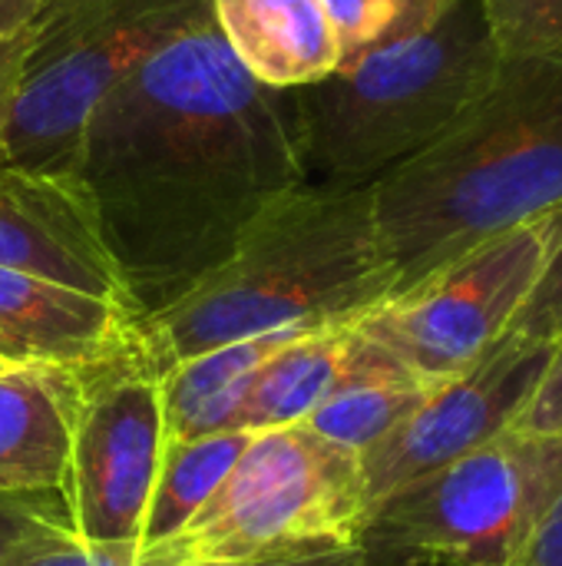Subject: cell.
Returning a JSON list of instances; mask_svg holds the SVG:
<instances>
[{"instance_id":"obj_3","label":"cell","mask_w":562,"mask_h":566,"mask_svg":"<svg viewBox=\"0 0 562 566\" xmlns=\"http://www.w3.org/2000/svg\"><path fill=\"white\" fill-rule=\"evenodd\" d=\"M391 295L371 186H295L275 199L195 289L139 322L159 378L202 352L285 332L348 325Z\"/></svg>"},{"instance_id":"obj_12","label":"cell","mask_w":562,"mask_h":566,"mask_svg":"<svg viewBox=\"0 0 562 566\" xmlns=\"http://www.w3.org/2000/svg\"><path fill=\"white\" fill-rule=\"evenodd\" d=\"M139 335V318L86 292L0 265V361L83 368Z\"/></svg>"},{"instance_id":"obj_4","label":"cell","mask_w":562,"mask_h":566,"mask_svg":"<svg viewBox=\"0 0 562 566\" xmlns=\"http://www.w3.org/2000/svg\"><path fill=\"white\" fill-rule=\"evenodd\" d=\"M503 60L484 3L457 0L434 27L288 90L301 179L368 189L447 133L490 90Z\"/></svg>"},{"instance_id":"obj_29","label":"cell","mask_w":562,"mask_h":566,"mask_svg":"<svg viewBox=\"0 0 562 566\" xmlns=\"http://www.w3.org/2000/svg\"><path fill=\"white\" fill-rule=\"evenodd\" d=\"M7 368H13V365H7V361H0V371H7Z\"/></svg>"},{"instance_id":"obj_2","label":"cell","mask_w":562,"mask_h":566,"mask_svg":"<svg viewBox=\"0 0 562 566\" xmlns=\"http://www.w3.org/2000/svg\"><path fill=\"white\" fill-rule=\"evenodd\" d=\"M371 206L391 272L388 298L556 212L562 50L507 56L490 90L447 133L371 182Z\"/></svg>"},{"instance_id":"obj_18","label":"cell","mask_w":562,"mask_h":566,"mask_svg":"<svg viewBox=\"0 0 562 566\" xmlns=\"http://www.w3.org/2000/svg\"><path fill=\"white\" fill-rule=\"evenodd\" d=\"M252 438L255 434L248 431H222L199 441L166 444L146 507L139 547H152L179 534L219 491V484L229 478Z\"/></svg>"},{"instance_id":"obj_7","label":"cell","mask_w":562,"mask_h":566,"mask_svg":"<svg viewBox=\"0 0 562 566\" xmlns=\"http://www.w3.org/2000/svg\"><path fill=\"white\" fill-rule=\"evenodd\" d=\"M209 13V0H43L20 63L3 163L73 176L96 106L152 50Z\"/></svg>"},{"instance_id":"obj_27","label":"cell","mask_w":562,"mask_h":566,"mask_svg":"<svg viewBox=\"0 0 562 566\" xmlns=\"http://www.w3.org/2000/svg\"><path fill=\"white\" fill-rule=\"evenodd\" d=\"M40 7L43 0H0V40L26 30L36 20Z\"/></svg>"},{"instance_id":"obj_16","label":"cell","mask_w":562,"mask_h":566,"mask_svg":"<svg viewBox=\"0 0 562 566\" xmlns=\"http://www.w3.org/2000/svg\"><path fill=\"white\" fill-rule=\"evenodd\" d=\"M311 332V328H308ZM305 335L301 328L268 332L242 338L172 365L159 378L166 444L199 441L209 434L232 431V418L255 381L258 368L288 342Z\"/></svg>"},{"instance_id":"obj_20","label":"cell","mask_w":562,"mask_h":566,"mask_svg":"<svg viewBox=\"0 0 562 566\" xmlns=\"http://www.w3.org/2000/svg\"><path fill=\"white\" fill-rule=\"evenodd\" d=\"M70 537L79 534L66 488L0 494V566H20L26 557Z\"/></svg>"},{"instance_id":"obj_15","label":"cell","mask_w":562,"mask_h":566,"mask_svg":"<svg viewBox=\"0 0 562 566\" xmlns=\"http://www.w3.org/2000/svg\"><path fill=\"white\" fill-rule=\"evenodd\" d=\"M431 391L434 385L404 371L381 348L361 338L354 325H348L344 378L301 424L361 458L411 418Z\"/></svg>"},{"instance_id":"obj_28","label":"cell","mask_w":562,"mask_h":566,"mask_svg":"<svg viewBox=\"0 0 562 566\" xmlns=\"http://www.w3.org/2000/svg\"><path fill=\"white\" fill-rule=\"evenodd\" d=\"M275 566H364V557L354 544V547H341V551H328V554H315V557H301V560Z\"/></svg>"},{"instance_id":"obj_23","label":"cell","mask_w":562,"mask_h":566,"mask_svg":"<svg viewBox=\"0 0 562 566\" xmlns=\"http://www.w3.org/2000/svg\"><path fill=\"white\" fill-rule=\"evenodd\" d=\"M139 544H86L79 537L60 541L20 566H136Z\"/></svg>"},{"instance_id":"obj_5","label":"cell","mask_w":562,"mask_h":566,"mask_svg":"<svg viewBox=\"0 0 562 566\" xmlns=\"http://www.w3.org/2000/svg\"><path fill=\"white\" fill-rule=\"evenodd\" d=\"M368 517L361 458L305 424L258 431L205 507L136 566H275L354 547Z\"/></svg>"},{"instance_id":"obj_14","label":"cell","mask_w":562,"mask_h":566,"mask_svg":"<svg viewBox=\"0 0 562 566\" xmlns=\"http://www.w3.org/2000/svg\"><path fill=\"white\" fill-rule=\"evenodd\" d=\"M76 391L73 368L0 371V494L66 488Z\"/></svg>"},{"instance_id":"obj_6","label":"cell","mask_w":562,"mask_h":566,"mask_svg":"<svg viewBox=\"0 0 562 566\" xmlns=\"http://www.w3.org/2000/svg\"><path fill=\"white\" fill-rule=\"evenodd\" d=\"M562 491V434L507 431L378 501L364 566H513Z\"/></svg>"},{"instance_id":"obj_25","label":"cell","mask_w":562,"mask_h":566,"mask_svg":"<svg viewBox=\"0 0 562 566\" xmlns=\"http://www.w3.org/2000/svg\"><path fill=\"white\" fill-rule=\"evenodd\" d=\"M513 566H562V491L537 521Z\"/></svg>"},{"instance_id":"obj_26","label":"cell","mask_w":562,"mask_h":566,"mask_svg":"<svg viewBox=\"0 0 562 566\" xmlns=\"http://www.w3.org/2000/svg\"><path fill=\"white\" fill-rule=\"evenodd\" d=\"M30 40V27L3 36L0 40V166H3V149H7V123H10V109H13V93H17V80H20V63H23V50Z\"/></svg>"},{"instance_id":"obj_17","label":"cell","mask_w":562,"mask_h":566,"mask_svg":"<svg viewBox=\"0 0 562 566\" xmlns=\"http://www.w3.org/2000/svg\"><path fill=\"white\" fill-rule=\"evenodd\" d=\"M348 325L311 328L278 348L248 385L232 418V431L258 434L301 424L344 378Z\"/></svg>"},{"instance_id":"obj_10","label":"cell","mask_w":562,"mask_h":566,"mask_svg":"<svg viewBox=\"0 0 562 566\" xmlns=\"http://www.w3.org/2000/svg\"><path fill=\"white\" fill-rule=\"evenodd\" d=\"M553 355L556 342H530L507 332L470 371L437 385L411 418L361 454L368 511L397 488L517 431Z\"/></svg>"},{"instance_id":"obj_19","label":"cell","mask_w":562,"mask_h":566,"mask_svg":"<svg viewBox=\"0 0 562 566\" xmlns=\"http://www.w3.org/2000/svg\"><path fill=\"white\" fill-rule=\"evenodd\" d=\"M335 27L341 63L434 27L457 0H321Z\"/></svg>"},{"instance_id":"obj_1","label":"cell","mask_w":562,"mask_h":566,"mask_svg":"<svg viewBox=\"0 0 562 566\" xmlns=\"http://www.w3.org/2000/svg\"><path fill=\"white\" fill-rule=\"evenodd\" d=\"M73 179L142 322L195 289L305 182L291 93L252 80L209 13L96 106Z\"/></svg>"},{"instance_id":"obj_8","label":"cell","mask_w":562,"mask_h":566,"mask_svg":"<svg viewBox=\"0 0 562 566\" xmlns=\"http://www.w3.org/2000/svg\"><path fill=\"white\" fill-rule=\"evenodd\" d=\"M547 219L513 229L354 318V332L427 385L470 371L517 322L547 265Z\"/></svg>"},{"instance_id":"obj_13","label":"cell","mask_w":562,"mask_h":566,"mask_svg":"<svg viewBox=\"0 0 562 566\" xmlns=\"http://www.w3.org/2000/svg\"><path fill=\"white\" fill-rule=\"evenodd\" d=\"M209 7L232 56L272 90H298L341 66L321 0H209Z\"/></svg>"},{"instance_id":"obj_11","label":"cell","mask_w":562,"mask_h":566,"mask_svg":"<svg viewBox=\"0 0 562 566\" xmlns=\"http://www.w3.org/2000/svg\"><path fill=\"white\" fill-rule=\"evenodd\" d=\"M0 265L136 315L119 269L103 245L93 206L73 176L0 166Z\"/></svg>"},{"instance_id":"obj_24","label":"cell","mask_w":562,"mask_h":566,"mask_svg":"<svg viewBox=\"0 0 562 566\" xmlns=\"http://www.w3.org/2000/svg\"><path fill=\"white\" fill-rule=\"evenodd\" d=\"M517 431H527V434H562V338L556 342L553 365H550L540 391L533 395L527 415L520 418Z\"/></svg>"},{"instance_id":"obj_21","label":"cell","mask_w":562,"mask_h":566,"mask_svg":"<svg viewBox=\"0 0 562 566\" xmlns=\"http://www.w3.org/2000/svg\"><path fill=\"white\" fill-rule=\"evenodd\" d=\"M503 56L562 50V0H480Z\"/></svg>"},{"instance_id":"obj_9","label":"cell","mask_w":562,"mask_h":566,"mask_svg":"<svg viewBox=\"0 0 562 566\" xmlns=\"http://www.w3.org/2000/svg\"><path fill=\"white\" fill-rule=\"evenodd\" d=\"M76 371L66 494L86 544H139L166 451L159 371L142 335Z\"/></svg>"},{"instance_id":"obj_22","label":"cell","mask_w":562,"mask_h":566,"mask_svg":"<svg viewBox=\"0 0 562 566\" xmlns=\"http://www.w3.org/2000/svg\"><path fill=\"white\" fill-rule=\"evenodd\" d=\"M550 229V249L547 265L540 272V282L527 305L520 308L513 322V335L530 342H560L562 338V206L547 216Z\"/></svg>"}]
</instances>
